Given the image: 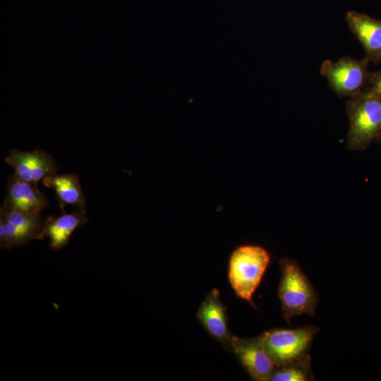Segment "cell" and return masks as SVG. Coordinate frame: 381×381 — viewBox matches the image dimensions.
<instances>
[{"instance_id":"1","label":"cell","mask_w":381,"mask_h":381,"mask_svg":"<svg viewBox=\"0 0 381 381\" xmlns=\"http://www.w3.org/2000/svg\"><path fill=\"white\" fill-rule=\"evenodd\" d=\"M349 128L346 147L364 150L376 140L381 131V97L365 89L346 103Z\"/></svg>"},{"instance_id":"2","label":"cell","mask_w":381,"mask_h":381,"mask_svg":"<svg viewBox=\"0 0 381 381\" xmlns=\"http://www.w3.org/2000/svg\"><path fill=\"white\" fill-rule=\"evenodd\" d=\"M279 267L278 296L284 319L289 323L294 316L314 315L318 299L306 274L296 260L288 258L279 260Z\"/></svg>"},{"instance_id":"3","label":"cell","mask_w":381,"mask_h":381,"mask_svg":"<svg viewBox=\"0 0 381 381\" xmlns=\"http://www.w3.org/2000/svg\"><path fill=\"white\" fill-rule=\"evenodd\" d=\"M270 261L269 253L262 247L254 245L238 246L230 256L229 283L239 298L253 306V294L259 286Z\"/></svg>"},{"instance_id":"4","label":"cell","mask_w":381,"mask_h":381,"mask_svg":"<svg viewBox=\"0 0 381 381\" xmlns=\"http://www.w3.org/2000/svg\"><path fill=\"white\" fill-rule=\"evenodd\" d=\"M369 62L367 57L356 59L344 56L336 62L325 60L320 73L327 78L329 87L337 96L351 97L367 87Z\"/></svg>"},{"instance_id":"5","label":"cell","mask_w":381,"mask_h":381,"mask_svg":"<svg viewBox=\"0 0 381 381\" xmlns=\"http://www.w3.org/2000/svg\"><path fill=\"white\" fill-rule=\"evenodd\" d=\"M319 328L315 326L272 329L262 334L265 350L276 366L292 361L308 353Z\"/></svg>"},{"instance_id":"6","label":"cell","mask_w":381,"mask_h":381,"mask_svg":"<svg viewBox=\"0 0 381 381\" xmlns=\"http://www.w3.org/2000/svg\"><path fill=\"white\" fill-rule=\"evenodd\" d=\"M42 224L40 212H23L4 201L0 209L1 249L10 250L37 240Z\"/></svg>"},{"instance_id":"7","label":"cell","mask_w":381,"mask_h":381,"mask_svg":"<svg viewBox=\"0 0 381 381\" xmlns=\"http://www.w3.org/2000/svg\"><path fill=\"white\" fill-rule=\"evenodd\" d=\"M231 352L253 380L270 381L276 365L265 350L262 334L251 339L234 336Z\"/></svg>"},{"instance_id":"8","label":"cell","mask_w":381,"mask_h":381,"mask_svg":"<svg viewBox=\"0 0 381 381\" xmlns=\"http://www.w3.org/2000/svg\"><path fill=\"white\" fill-rule=\"evenodd\" d=\"M5 162L14 169L13 174L19 179L35 185L59 171L53 157L38 149L31 152L10 150Z\"/></svg>"},{"instance_id":"9","label":"cell","mask_w":381,"mask_h":381,"mask_svg":"<svg viewBox=\"0 0 381 381\" xmlns=\"http://www.w3.org/2000/svg\"><path fill=\"white\" fill-rule=\"evenodd\" d=\"M200 323L208 334L218 341L228 351L234 335L227 325L226 308L219 298V291L213 289L205 298L197 314Z\"/></svg>"},{"instance_id":"10","label":"cell","mask_w":381,"mask_h":381,"mask_svg":"<svg viewBox=\"0 0 381 381\" xmlns=\"http://www.w3.org/2000/svg\"><path fill=\"white\" fill-rule=\"evenodd\" d=\"M88 222L85 209L76 208L71 213L64 212L61 216L48 217L43 221L37 240L49 239V247L54 250L64 248L69 243L73 233Z\"/></svg>"},{"instance_id":"11","label":"cell","mask_w":381,"mask_h":381,"mask_svg":"<svg viewBox=\"0 0 381 381\" xmlns=\"http://www.w3.org/2000/svg\"><path fill=\"white\" fill-rule=\"evenodd\" d=\"M346 20L350 31L358 40L365 57L374 63L381 62V20L355 11H348Z\"/></svg>"},{"instance_id":"12","label":"cell","mask_w":381,"mask_h":381,"mask_svg":"<svg viewBox=\"0 0 381 381\" xmlns=\"http://www.w3.org/2000/svg\"><path fill=\"white\" fill-rule=\"evenodd\" d=\"M12 208L26 212H41L48 205L44 193L40 191L37 185L23 181L14 174L9 176L7 195L4 200Z\"/></svg>"},{"instance_id":"13","label":"cell","mask_w":381,"mask_h":381,"mask_svg":"<svg viewBox=\"0 0 381 381\" xmlns=\"http://www.w3.org/2000/svg\"><path fill=\"white\" fill-rule=\"evenodd\" d=\"M44 186L52 188L57 196L62 212L67 205L77 208L86 209L85 199L79 178L75 174H55L42 180Z\"/></svg>"},{"instance_id":"14","label":"cell","mask_w":381,"mask_h":381,"mask_svg":"<svg viewBox=\"0 0 381 381\" xmlns=\"http://www.w3.org/2000/svg\"><path fill=\"white\" fill-rule=\"evenodd\" d=\"M310 363V355L307 353L292 361L275 366L270 381L314 380Z\"/></svg>"},{"instance_id":"15","label":"cell","mask_w":381,"mask_h":381,"mask_svg":"<svg viewBox=\"0 0 381 381\" xmlns=\"http://www.w3.org/2000/svg\"><path fill=\"white\" fill-rule=\"evenodd\" d=\"M365 89L381 97V69L375 72H369Z\"/></svg>"},{"instance_id":"16","label":"cell","mask_w":381,"mask_h":381,"mask_svg":"<svg viewBox=\"0 0 381 381\" xmlns=\"http://www.w3.org/2000/svg\"><path fill=\"white\" fill-rule=\"evenodd\" d=\"M376 141L378 142L381 145V131L379 133L377 138L376 139Z\"/></svg>"}]
</instances>
